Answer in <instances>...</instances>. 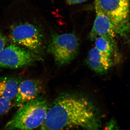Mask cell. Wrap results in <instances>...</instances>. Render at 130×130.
Listing matches in <instances>:
<instances>
[{"label": "cell", "mask_w": 130, "mask_h": 130, "mask_svg": "<svg viewBox=\"0 0 130 130\" xmlns=\"http://www.w3.org/2000/svg\"><path fill=\"white\" fill-rule=\"evenodd\" d=\"M87 0H77V3H82L86 1Z\"/></svg>", "instance_id": "cell-16"}, {"label": "cell", "mask_w": 130, "mask_h": 130, "mask_svg": "<svg viewBox=\"0 0 130 130\" xmlns=\"http://www.w3.org/2000/svg\"><path fill=\"white\" fill-rule=\"evenodd\" d=\"M67 3L70 5L77 4V0H67Z\"/></svg>", "instance_id": "cell-15"}, {"label": "cell", "mask_w": 130, "mask_h": 130, "mask_svg": "<svg viewBox=\"0 0 130 130\" xmlns=\"http://www.w3.org/2000/svg\"><path fill=\"white\" fill-rule=\"evenodd\" d=\"M95 47L103 54L112 58L114 44L109 39L104 37H98L94 40Z\"/></svg>", "instance_id": "cell-11"}, {"label": "cell", "mask_w": 130, "mask_h": 130, "mask_svg": "<svg viewBox=\"0 0 130 130\" xmlns=\"http://www.w3.org/2000/svg\"><path fill=\"white\" fill-rule=\"evenodd\" d=\"M100 113L88 98L74 94L58 96L49 106L41 130H97L101 127Z\"/></svg>", "instance_id": "cell-1"}, {"label": "cell", "mask_w": 130, "mask_h": 130, "mask_svg": "<svg viewBox=\"0 0 130 130\" xmlns=\"http://www.w3.org/2000/svg\"><path fill=\"white\" fill-rule=\"evenodd\" d=\"M43 87L41 81L35 79H28L20 82L18 92L14 99L15 107H21L26 103L41 96Z\"/></svg>", "instance_id": "cell-7"}, {"label": "cell", "mask_w": 130, "mask_h": 130, "mask_svg": "<svg viewBox=\"0 0 130 130\" xmlns=\"http://www.w3.org/2000/svg\"><path fill=\"white\" fill-rule=\"evenodd\" d=\"M106 127L108 129H116V127H117V126H116V122L113 120H111L108 123Z\"/></svg>", "instance_id": "cell-14"}, {"label": "cell", "mask_w": 130, "mask_h": 130, "mask_svg": "<svg viewBox=\"0 0 130 130\" xmlns=\"http://www.w3.org/2000/svg\"><path fill=\"white\" fill-rule=\"evenodd\" d=\"M49 107L46 99L40 96L19 107L4 129L28 130L38 128L44 123Z\"/></svg>", "instance_id": "cell-2"}, {"label": "cell", "mask_w": 130, "mask_h": 130, "mask_svg": "<svg viewBox=\"0 0 130 130\" xmlns=\"http://www.w3.org/2000/svg\"><path fill=\"white\" fill-rule=\"evenodd\" d=\"M95 10L110 19L116 35L126 36L130 31V0H95Z\"/></svg>", "instance_id": "cell-3"}, {"label": "cell", "mask_w": 130, "mask_h": 130, "mask_svg": "<svg viewBox=\"0 0 130 130\" xmlns=\"http://www.w3.org/2000/svg\"><path fill=\"white\" fill-rule=\"evenodd\" d=\"M38 58L36 54L12 43L5 46L0 51V67L13 69L22 68L31 64Z\"/></svg>", "instance_id": "cell-6"}, {"label": "cell", "mask_w": 130, "mask_h": 130, "mask_svg": "<svg viewBox=\"0 0 130 130\" xmlns=\"http://www.w3.org/2000/svg\"><path fill=\"white\" fill-rule=\"evenodd\" d=\"M96 11V17L93 27L89 35L90 40L94 41L98 37H104L114 43L116 34L108 17L100 11Z\"/></svg>", "instance_id": "cell-8"}, {"label": "cell", "mask_w": 130, "mask_h": 130, "mask_svg": "<svg viewBox=\"0 0 130 130\" xmlns=\"http://www.w3.org/2000/svg\"><path fill=\"white\" fill-rule=\"evenodd\" d=\"M9 40L16 44L37 54L44 47V36L36 26L28 23H20L10 29Z\"/></svg>", "instance_id": "cell-5"}, {"label": "cell", "mask_w": 130, "mask_h": 130, "mask_svg": "<svg viewBox=\"0 0 130 130\" xmlns=\"http://www.w3.org/2000/svg\"><path fill=\"white\" fill-rule=\"evenodd\" d=\"M86 63L91 70L100 74L107 72L113 64L112 58L100 53L95 47L89 51Z\"/></svg>", "instance_id": "cell-9"}, {"label": "cell", "mask_w": 130, "mask_h": 130, "mask_svg": "<svg viewBox=\"0 0 130 130\" xmlns=\"http://www.w3.org/2000/svg\"><path fill=\"white\" fill-rule=\"evenodd\" d=\"M7 42V38L0 32V51L6 46Z\"/></svg>", "instance_id": "cell-13"}, {"label": "cell", "mask_w": 130, "mask_h": 130, "mask_svg": "<svg viewBox=\"0 0 130 130\" xmlns=\"http://www.w3.org/2000/svg\"><path fill=\"white\" fill-rule=\"evenodd\" d=\"M12 105L11 101L0 96V116L6 114L9 112Z\"/></svg>", "instance_id": "cell-12"}, {"label": "cell", "mask_w": 130, "mask_h": 130, "mask_svg": "<svg viewBox=\"0 0 130 130\" xmlns=\"http://www.w3.org/2000/svg\"><path fill=\"white\" fill-rule=\"evenodd\" d=\"M78 38L73 33H53L47 52L59 66L69 64L76 58L79 50Z\"/></svg>", "instance_id": "cell-4"}, {"label": "cell", "mask_w": 130, "mask_h": 130, "mask_svg": "<svg viewBox=\"0 0 130 130\" xmlns=\"http://www.w3.org/2000/svg\"><path fill=\"white\" fill-rule=\"evenodd\" d=\"M20 83L14 77H0V96L11 101L14 100Z\"/></svg>", "instance_id": "cell-10"}]
</instances>
